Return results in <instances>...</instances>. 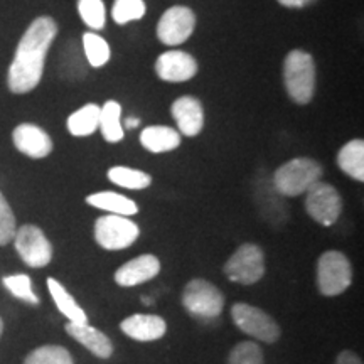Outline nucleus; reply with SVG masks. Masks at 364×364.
<instances>
[{
    "mask_svg": "<svg viewBox=\"0 0 364 364\" xmlns=\"http://www.w3.org/2000/svg\"><path fill=\"white\" fill-rule=\"evenodd\" d=\"M58 36V24L51 17H38L27 27L16 49V56L9 68L7 85L16 95L33 91L44 73V63L49 48Z\"/></svg>",
    "mask_w": 364,
    "mask_h": 364,
    "instance_id": "f257e3e1",
    "label": "nucleus"
},
{
    "mask_svg": "<svg viewBox=\"0 0 364 364\" xmlns=\"http://www.w3.org/2000/svg\"><path fill=\"white\" fill-rule=\"evenodd\" d=\"M284 81L289 97L299 105H307L316 91V61L306 51H290L285 58Z\"/></svg>",
    "mask_w": 364,
    "mask_h": 364,
    "instance_id": "f03ea898",
    "label": "nucleus"
},
{
    "mask_svg": "<svg viewBox=\"0 0 364 364\" xmlns=\"http://www.w3.org/2000/svg\"><path fill=\"white\" fill-rule=\"evenodd\" d=\"M321 176L322 167L317 161L309 157H297L285 162L275 171L273 186L277 193L287 198H294V196L304 194L312 184L321 181Z\"/></svg>",
    "mask_w": 364,
    "mask_h": 364,
    "instance_id": "7ed1b4c3",
    "label": "nucleus"
},
{
    "mask_svg": "<svg viewBox=\"0 0 364 364\" xmlns=\"http://www.w3.org/2000/svg\"><path fill=\"white\" fill-rule=\"evenodd\" d=\"M353 284V265L344 253L329 250L318 257L317 289L324 297H338Z\"/></svg>",
    "mask_w": 364,
    "mask_h": 364,
    "instance_id": "20e7f679",
    "label": "nucleus"
},
{
    "mask_svg": "<svg viewBox=\"0 0 364 364\" xmlns=\"http://www.w3.org/2000/svg\"><path fill=\"white\" fill-rule=\"evenodd\" d=\"M182 306L193 317L216 318L225 307V295L211 282L194 279L182 292Z\"/></svg>",
    "mask_w": 364,
    "mask_h": 364,
    "instance_id": "39448f33",
    "label": "nucleus"
},
{
    "mask_svg": "<svg viewBox=\"0 0 364 364\" xmlns=\"http://www.w3.org/2000/svg\"><path fill=\"white\" fill-rule=\"evenodd\" d=\"M223 272L231 282L253 285L265 275V253L255 243H243L228 258Z\"/></svg>",
    "mask_w": 364,
    "mask_h": 364,
    "instance_id": "423d86ee",
    "label": "nucleus"
},
{
    "mask_svg": "<svg viewBox=\"0 0 364 364\" xmlns=\"http://www.w3.org/2000/svg\"><path fill=\"white\" fill-rule=\"evenodd\" d=\"M231 318L235 326L250 338L273 344L280 339V327L272 316H268L262 309L250 306V304H235L231 307Z\"/></svg>",
    "mask_w": 364,
    "mask_h": 364,
    "instance_id": "0eeeda50",
    "label": "nucleus"
},
{
    "mask_svg": "<svg viewBox=\"0 0 364 364\" xmlns=\"http://www.w3.org/2000/svg\"><path fill=\"white\" fill-rule=\"evenodd\" d=\"M140 236L139 225L127 216H100L95 223V240L105 250H125L135 243Z\"/></svg>",
    "mask_w": 364,
    "mask_h": 364,
    "instance_id": "6e6552de",
    "label": "nucleus"
},
{
    "mask_svg": "<svg viewBox=\"0 0 364 364\" xmlns=\"http://www.w3.org/2000/svg\"><path fill=\"white\" fill-rule=\"evenodd\" d=\"M12 241L16 252L27 267L44 268L51 263L53 245L39 226L24 225L17 228Z\"/></svg>",
    "mask_w": 364,
    "mask_h": 364,
    "instance_id": "1a4fd4ad",
    "label": "nucleus"
},
{
    "mask_svg": "<svg viewBox=\"0 0 364 364\" xmlns=\"http://www.w3.org/2000/svg\"><path fill=\"white\" fill-rule=\"evenodd\" d=\"M306 209L309 216L322 226H332L343 213V198L334 186L317 181L307 191Z\"/></svg>",
    "mask_w": 364,
    "mask_h": 364,
    "instance_id": "9d476101",
    "label": "nucleus"
},
{
    "mask_svg": "<svg viewBox=\"0 0 364 364\" xmlns=\"http://www.w3.org/2000/svg\"><path fill=\"white\" fill-rule=\"evenodd\" d=\"M196 16L189 7L176 6L164 12L157 24V38L162 44L179 46L194 33Z\"/></svg>",
    "mask_w": 364,
    "mask_h": 364,
    "instance_id": "9b49d317",
    "label": "nucleus"
},
{
    "mask_svg": "<svg viewBox=\"0 0 364 364\" xmlns=\"http://www.w3.org/2000/svg\"><path fill=\"white\" fill-rule=\"evenodd\" d=\"M156 73L162 81L182 83L198 75V63L186 51H167L157 58Z\"/></svg>",
    "mask_w": 364,
    "mask_h": 364,
    "instance_id": "f8f14e48",
    "label": "nucleus"
},
{
    "mask_svg": "<svg viewBox=\"0 0 364 364\" xmlns=\"http://www.w3.org/2000/svg\"><path fill=\"white\" fill-rule=\"evenodd\" d=\"M161 273V262L156 255H140L124 263L113 275L115 284L120 287H135L149 282Z\"/></svg>",
    "mask_w": 364,
    "mask_h": 364,
    "instance_id": "ddd939ff",
    "label": "nucleus"
},
{
    "mask_svg": "<svg viewBox=\"0 0 364 364\" xmlns=\"http://www.w3.org/2000/svg\"><path fill=\"white\" fill-rule=\"evenodd\" d=\"M16 149L31 159H44L53 152V140L48 132L34 124H21L12 134Z\"/></svg>",
    "mask_w": 364,
    "mask_h": 364,
    "instance_id": "4468645a",
    "label": "nucleus"
},
{
    "mask_svg": "<svg viewBox=\"0 0 364 364\" xmlns=\"http://www.w3.org/2000/svg\"><path fill=\"white\" fill-rule=\"evenodd\" d=\"M120 329L130 339L150 343L166 336L167 324L162 317L154 316V314H134L120 322Z\"/></svg>",
    "mask_w": 364,
    "mask_h": 364,
    "instance_id": "2eb2a0df",
    "label": "nucleus"
},
{
    "mask_svg": "<svg viewBox=\"0 0 364 364\" xmlns=\"http://www.w3.org/2000/svg\"><path fill=\"white\" fill-rule=\"evenodd\" d=\"M177 129L182 135L196 136L201 134L204 127V110L203 105L194 97H181L172 103L171 108Z\"/></svg>",
    "mask_w": 364,
    "mask_h": 364,
    "instance_id": "dca6fc26",
    "label": "nucleus"
},
{
    "mask_svg": "<svg viewBox=\"0 0 364 364\" xmlns=\"http://www.w3.org/2000/svg\"><path fill=\"white\" fill-rule=\"evenodd\" d=\"M68 334L73 339L78 341L81 346H85L91 354L100 359H108L113 354V344L110 338L102 331L95 329L93 326L86 324H76V322H68L65 326Z\"/></svg>",
    "mask_w": 364,
    "mask_h": 364,
    "instance_id": "f3484780",
    "label": "nucleus"
},
{
    "mask_svg": "<svg viewBox=\"0 0 364 364\" xmlns=\"http://www.w3.org/2000/svg\"><path fill=\"white\" fill-rule=\"evenodd\" d=\"M140 144L152 154H162L176 150L181 145V134L171 127L152 125L142 130Z\"/></svg>",
    "mask_w": 364,
    "mask_h": 364,
    "instance_id": "a211bd4d",
    "label": "nucleus"
},
{
    "mask_svg": "<svg viewBox=\"0 0 364 364\" xmlns=\"http://www.w3.org/2000/svg\"><path fill=\"white\" fill-rule=\"evenodd\" d=\"M48 289L54 300V304H56L58 311L61 312L68 321L76 322V324H86V322H88V316H86L83 307L73 299V295L68 292L66 287L63 285L61 282H58L56 279H53V277H49Z\"/></svg>",
    "mask_w": 364,
    "mask_h": 364,
    "instance_id": "6ab92c4d",
    "label": "nucleus"
},
{
    "mask_svg": "<svg viewBox=\"0 0 364 364\" xmlns=\"http://www.w3.org/2000/svg\"><path fill=\"white\" fill-rule=\"evenodd\" d=\"M86 203L93 208L112 213V215H120L127 218L139 213V206H136L135 201H132L130 198H127L124 194L113 193V191H102V193L90 194L86 198Z\"/></svg>",
    "mask_w": 364,
    "mask_h": 364,
    "instance_id": "aec40b11",
    "label": "nucleus"
},
{
    "mask_svg": "<svg viewBox=\"0 0 364 364\" xmlns=\"http://www.w3.org/2000/svg\"><path fill=\"white\" fill-rule=\"evenodd\" d=\"M338 166L353 179L364 181V142L361 139L351 140L339 150Z\"/></svg>",
    "mask_w": 364,
    "mask_h": 364,
    "instance_id": "412c9836",
    "label": "nucleus"
},
{
    "mask_svg": "<svg viewBox=\"0 0 364 364\" xmlns=\"http://www.w3.org/2000/svg\"><path fill=\"white\" fill-rule=\"evenodd\" d=\"M100 113L102 108L95 103H88L76 110L68 118V130L75 136L93 135L100 127Z\"/></svg>",
    "mask_w": 364,
    "mask_h": 364,
    "instance_id": "4be33fe9",
    "label": "nucleus"
},
{
    "mask_svg": "<svg viewBox=\"0 0 364 364\" xmlns=\"http://www.w3.org/2000/svg\"><path fill=\"white\" fill-rule=\"evenodd\" d=\"M102 129V135L107 142L117 144L124 140V127H122V107L120 103L107 102L103 105L102 113H100V127Z\"/></svg>",
    "mask_w": 364,
    "mask_h": 364,
    "instance_id": "5701e85b",
    "label": "nucleus"
},
{
    "mask_svg": "<svg viewBox=\"0 0 364 364\" xmlns=\"http://www.w3.org/2000/svg\"><path fill=\"white\" fill-rule=\"evenodd\" d=\"M108 179H110L115 186H120V188L132 191L145 189L152 184V177H150L147 172L132 169V167L125 166L112 167V169L108 171Z\"/></svg>",
    "mask_w": 364,
    "mask_h": 364,
    "instance_id": "b1692460",
    "label": "nucleus"
},
{
    "mask_svg": "<svg viewBox=\"0 0 364 364\" xmlns=\"http://www.w3.org/2000/svg\"><path fill=\"white\" fill-rule=\"evenodd\" d=\"M24 364H75V359L63 346L46 344L27 354Z\"/></svg>",
    "mask_w": 364,
    "mask_h": 364,
    "instance_id": "393cba45",
    "label": "nucleus"
},
{
    "mask_svg": "<svg viewBox=\"0 0 364 364\" xmlns=\"http://www.w3.org/2000/svg\"><path fill=\"white\" fill-rule=\"evenodd\" d=\"M2 284L16 299L24 300V302L31 304V306H39L41 300L33 290V280L26 273H16V275L4 277Z\"/></svg>",
    "mask_w": 364,
    "mask_h": 364,
    "instance_id": "a878e982",
    "label": "nucleus"
},
{
    "mask_svg": "<svg viewBox=\"0 0 364 364\" xmlns=\"http://www.w3.org/2000/svg\"><path fill=\"white\" fill-rule=\"evenodd\" d=\"M83 46L86 59H88V63L93 68L105 66L112 56L110 46H108V43L103 38H100L98 34L86 33L83 36Z\"/></svg>",
    "mask_w": 364,
    "mask_h": 364,
    "instance_id": "bb28decb",
    "label": "nucleus"
},
{
    "mask_svg": "<svg viewBox=\"0 0 364 364\" xmlns=\"http://www.w3.org/2000/svg\"><path fill=\"white\" fill-rule=\"evenodd\" d=\"M145 16L144 0H115L112 9V17L117 24L124 26L127 22L139 21Z\"/></svg>",
    "mask_w": 364,
    "mask_h": 364,
    "instance_id": "cd10ccee",
    "label": "nucleus"
},
{
    "mask_svg": "<svg viewBox=\"0 0 364 364\" xmlns=\"http://www.w3.org/2000/svg\"><path fill=\"white\" fill-rule=\"evenodd\" d=\"M78 12L81 19L91 29L100 31L107 22V12H105L103 0H78Z\"/></svg>",
    "mask_w": 364,
    "mask_h": 364,
    "instance_id": "c85d7f7f",
    "label": "nucleus"
},
{
    "mask_svg": "<svg viewBox=\"0 0 364 364\" xmlns=\"http://www.w3.org/2000/svg\"><path fill=\"white\" fill-rule=\"evenodd\" d=\"M228 364H263L262 348L258 344L250 343V341L236 344L231 349Z\"/></svg>",
    "mask_w": 364,
    "mask_h": 364,
    "instance_id": "c756f323",
    "label": "nucleus"
},
{
    "mask_svg": "<svg viewBox=\"0 0 364 364\" xmlns=\"http://www.w3.org/2000/svg\"><path fill=\"white\" fill-rule=\"evenodd\" d=\"M16 230L17 223L11 204L7 203V199L0 193V247H6V245L11 243L14 235H16Z\"/></svg>",
    "mask_w": 364,
    "mask_h": 364,
    "instance_id": "7c9ffc66",
    "label": "nucleus"
},
{
    "mask_svg": "<svg viewBox=\"0 0 364 364\" xmlns=\"http://www.w3.org/2000/svg\"><path fill=\"white\" fill-rule=\"evenodd\" d=\"M336 364H363V359L358 356L356 353L344 349L339 353V356L336 358Z\"/></svg>",
    "mask_w": 364,
    "mask_h": 364,
    "instance_id": "2f4dec72",
    "label": "nucleus"
},
{
    "mask_svg": "<svg viewBox=\"0 0 364 364\" xmlns=\"http://www.w3.org/2000/svg\"><path fill=\"white\" fill-rule=\"evenodd\" d=\"M282 6L285 7H294V9H300V7H306L312 0H279Z\"/></svg>",
    "mask_w": 364,
    "mask_h": 364,
    "instance_id": "473e14b6",
    "label": "nucleus"
},
{
    "mask_svg": "<svg viewBox=\"0 0 364 364\" xmlns=\"http://www.w3.org/2000/svg\"><path fill=\"white\" fill-rule=\"evenodd\" d=\"M139 124H140V120L135 117H130L129 120H127V127H130V129H135V127H139Z\"/></svg>",
    "mask_w": 364,
    "mask_h": 364,
    "instance_id": "72a5a7b5",
    "label": "nucleus"
},
{
    "mask_svg": "<svg viewBox=\"0 0 364 364\" xmlns=\"http://www.w3.org/2000/svg\"><path fill=\"white\" fill-rule=\"evenodd\" d=\"M2 334H4V318L0 317V338H2Z\"/></svg>",
    "mask_w": 364,
    "mask_h": 364,
    "instance_id": "f704fd0d",
    "label": "nucleus"
}]
</instances>
